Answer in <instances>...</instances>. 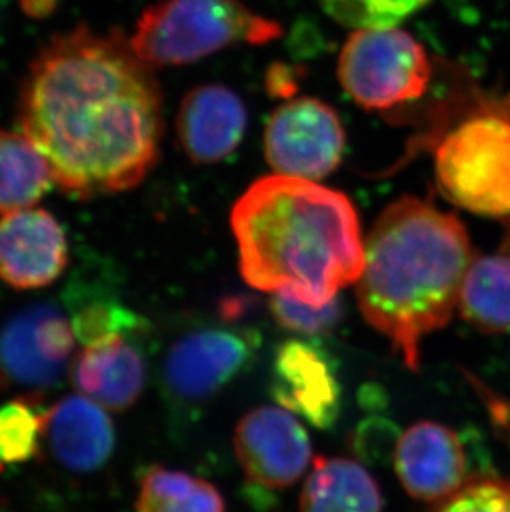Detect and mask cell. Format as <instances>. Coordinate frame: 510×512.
Instances as JSON below:
<instances>
[{
    "instance_id": "6da1fadb",
    "label": "cell",
    "mask_w": 510,
    "mask_h": 512,
    "mask_svg": "<svg viewBox=\"0 0 510 512\" xmlns=\"http://www.w3.org/2000/svg\"><path fill=\"white\" fill-rule=\"evenodd\" d=\"M20 131L73 198L135 188L163 138V93L153 67L120 32L78 25L40 49L20 83Z\"/></svg>"
},
{
    "instance_id": "7a4b0ae2",
    "label": "cell",
    "mask_w": 510,
    "mask_h": 512,
    "mask_svg": "<svg viewBox=\"0 0 510 512\" xmlns=\"http://www.w3.org/2000/svg\"><path fill=\"white\" fill-rule=\"evenodd\" d=\"M231 228L247 284L323 305L355 284L365 242L352 201L307 179L267 176L234 204Z\"/></svg>"
},
{
    "instance_id": "3957f363",
    "label": "cell",
    "mask_w": 510,
    "mask_h": 512,
    "mask_svg": "<svg viewBox=\"0 0 510 512\" xmlns=\"http://www.w3.org/2000/svg\"><path fill=\"white\" fill-rule=\"evenodd\" d=\"M474 257L461 219L414 196L396 199L373 224L358 305L409 370L421 367L424 339L449 324Z\"/></svg>"
},
{
    "instance_id": "277c9868",
    "label": "cell",
    "mask_w": 510,
    "mask_h": 512,
    "mask_svg": "<svg viewBox=\"0 0 510 512\" xmlns=\"http://www.w3.org/2000/svg\"><path fill=\"white\" fill-rule=\"evenodd\" d=\"M279 22L241 0H159L136 22L130 44L153 68L183 67L237 45L280 39Z\"/></svg>"
},
{
    "instance_id": "5b68a950",
    "label": "cell",
    "mask_w": 510,
    "mask_h": 512,
    "mask_svg": "<svg viewBox=\"0 0 510 512\" xmlns=\"http://www.w3.org/2000/svg\"><path fill=\"white\" fill-rule=\"evenodd\" d=\"M449 203L487 218H510V115L481 113L449 131L434 156Z\"/></svg>"
},
{
    "instance_id": "8992f818",
    "label": "cell",
    "mask_w": 510,
    "mask_h": 512,
    "mask_svg": "<svg viewBox=\"0 0 510 512\" xmlns=\"http://www.w3.org/2000/svg\"><path fill=\"white\" fill-rule=\"evenodd\" d=\"M338 82L366 110L411 102L428 90V52L405 30H355L338 57Z\"/></svg>"
},
{
    "instance_id": "52a82bcc",
    "label": "cell",
    "mask_w": 510,
    "mask_h": 512,
    "mask_svg": "<svg viewBox=\"0 0 510 512\" xmlns=\"http://www.w3.org/2000/svg\"><path fill=\"white\" fill-rule=\"evenodd\" d=\"M265 160L279 176L318 181L337 170L345 151L338 113L317 98H297L277 108L264 135Z\"/></svg>"
},
{
    "instance_id": "ba28073f",
    "label": "cell",
    "mask_w": 510,
    "mask_h": 512,
    "mask_svg": "<svg viewBox=\"0 0 510 512\" xmlns=\"http://www.w3.org/2000/svg\"><path fill=\"white\" fill-rule=\"evenodd\" d=\"M259 345L254 330H194L169 350L164 362L166 387L179 401L206 403L251 367Z\"/></svg>"
},
{
    "instance_id": "9c48e42d",
    "label": "cell",
    "mask_w": 510,
    "mask_h": 512,
    "mask_svg": "<svg viewBox=\"0 0 510 512\" xmlns=\"http://www.w3.org/2000/svg\"><path fill=\"white\" fill-rule=\"evenodd\" d=\"M234 450L254 488H292L312 464V443L299 418L285 408L260 406L234 431Z\"/></svg>"
},
{
    "instance_id": "30bf717a",
    "label": "cell",
    "mask_w": 510,
    "mask_h": 512,
    "mask_svg": "<svg viewBox=\"0 0 510 512\" xmlns=\"http://www.w3.org/2000/svg\"><path fill=\"white\" fill-rule=\"evenodd\" d=\"M270 392L282 408L328 430L342 413L343 388L333 358L320 343L287 340L275 350Z\"/></svg>"
},
{
    "instance_id": "8fae6325",
    "label": "cell",
    "mask_w": 510,
    "mask_h": 512,
    "mask_svg": "<svg viewBox=\"0 0 510 512\" xmlns=\"http://www.w3.org/2000/svg\"><path fill=\"white\" fill-rule=\"evenodd\" d=\"M75 330L52 305H32L10 317L0 332V360L17 382L47 387L67 370Z\"/></svg>"
},
{
    "instance_id": "7c38bea8",
    "label": "cell",
    "mask_w": 510,
    "mask_h": 512,
    "mask_svg": "<svg viewBox=\"0 0 510 512\" xmlns=\"http://www.w3.org/2000/svg\"><path fill=\"white\" fill-rule=\"evenodd\" d=\"M68 264L62 226L45 209L27 208L0 218V279L19 290L42 289Z\"/></svg>"
},
{
    "instance_id": "4fadbf2b",
    "label": "cell",
    "mask_w": 510,
    "mask_h": 512,
    "mask_svg": "<svg viewBox=\"0 0 510 512\" xmlns=\"http://www.w3.org/2000/svg\"><path fill=\"white\" fill-rule=\"evenodd\" d=\"M395 469L406 493L424 503H441L469 483L461 438L434 421L416 423L398 438Z\"/></svg>"
},
{
    "instance_id": "5bb4252c",
    "label": "cell",
    "mask_w": 510,
    "mask_h": 512,
    "mask_svg": "<svg viewBox=\"0 0 510 512\" xmlns=\"http://www.w3.org/2000/svg\"><path fill=\"white\" fill-rule=\"evenodd\" d=\"M247 128V110L236 92L222 85H203L184 97L176 133L189 160L214 165L241 145Z\"/></svg>"
},
{
    "instance_id": "9a60e30c",
    "label": "cell",
    "mask_w": 510,
    "mask_h": 512,
    "mask_svg": "<svg viewBox=\"0 0 510 512\" xmlns=\"http://www.w3.org/2000/svg\"><path fill=\"white\" fill-rule=\"evenodd\" d=\"M45 435L55 458L72 471L88 473L105 464L115 448V428L92 398L65 397L47 413Z\"/></svg>"
},
{
    "instance_id": "2e32d148",
    "label": "cell",
    "mask_w": 510,
    "mask_h": 512,
    "mask_svg": "<svg viewBox=\"0 0 510 512\" xmlns=\"http://www.w3.org/2000/svg\"><path fill=\"white\" fill-rule=\"evenodd\" d=\"M73 380L85 397L106 410H128L145 388V358L125 335H116L85 347L75 363Z\"/></svg>"
},
{
    "instance_id": "e0dca14e",
    "label": "cell",
    "mask_w": 510,
    "mask_h": 512,
    "mask_svg": "<svg viewBox=\"0 0 510 512\" xmlns=\"http://www.w3.org/2000/svg\"><path fill=\"white\" fill-rule=\"evenodd\" d=\"M300 512H383V494L357 461L317 458L305 479Z\"/></svg>"
},
{
    "instance_id": "ac0fdd59",
    "label": "cell",
    "mask_w": 510,
    "mask_h": 512,
    "mask_svg": "<svg viewBox=\"0 0 510 512\" xmlns=\"http://www.w3.org/2000/svg\"><path fill=\"white\" fill-rule=\"evenodd\" d=\"M459 312L467 324L486 334L510 330V231L502 246L474 257L459 295Z\"/></svg>"
},
{
    "instance_id": "d6986e66",
    "label": "cell",
    "mask_w": 510,
    "mask_h": 512,
    "mask_svg": "<svg viewBox=\"0 0 510 512\" xmlns=\"http://www.w3.org/2000/svg\"><path fill=\"white\" fill-rule=\"evenodd\" d=\"M53 183L50 166L24 133L0 130V214L39 203Z\"/></svg>"
},
{
    "instance_id": "ffe728a7",
    "label": "cell",
    "mask_w": 510,
    "mask_h": 512,
    "mask_svg": "<svg viewBox=\"0 0 510 512\" xmlns=\"http://www.w3.org/2000/svg\"><path fill=\"white\" fill-rule=\"evenodd\" d=\"M136 512H226V504L206 479L153 466L141 479Z\"/></svg>"
},
{
    "instance_id": "44dd1931",
    "label": "cell",
    "mask_w": 510,
    "mask_h": 512,
    "mask_svg": "<svg viewBox=\"0 0 510 512\" xmlns=\"http://www.w3.org/2000/svg\"><path fill=\"white\" fill-rule=\"evenodd\" d=\"M45 421L47 415L32 400L17 398L0 406V471L37 455Z\"/></svg>"
},
{
    "instance_id": "7402d4cb",
    "label": "cell",
    "mask_w": 510,
    "mask_h": 512,
    "mask_svg": "<svg viewBox=\"0 0 510 512\" xmlns=\"http://www.w3.org/2000/svg\"><path fill=\"white\" fill-rule=\"evenodd\" d=\"M429 0H320L338 24L353 30L390 29L428 5Z\"/></svg>"
},
{
    "instance_id": "603a6c76",
    "label": "cell",
    "mask_w": 510,
    "mask_h": 512,
    "mask_svg": "<svg viewBox=\"0 0 510 512\" xmlns=\"http://www.w3.org/2000/svg\"><path fill=\"white\" fill-rule=\"evenodd\" d=\"M77 340L88 347L116 335L136 334L141 319L123 305L111 302H92L78 310L72 320Z\"/></svg>"
},
{
    "instance_id": "cb8c5ba5",
    "label": "cell",
    "mask_w": 510,
    "mask_h": 512,
    "mask_svg": "<svg viewBox=\"0 0 510 512\" xmlns=\"http://www.w3.org/2000/svg\"><path fill=\"white\" fill-rule=\"evenodd\" d=\"M270 312L284 329L302 335L325 334L342 319V302L330 300L323 305H310L285 294H272Z\"/></svg>"
},
{
    "instance_id": "d4e9b609",
    "label": "cell",
    "mask_w": 510,
    "mask_h": 512,
    "mask_svg": "<svg viewBox=\"0 0 510 512\" xmlns=\"http://www.w3.org/2000/svg\"><path fill=\"white\" fill-rule=\"evenodd\" d=\"M431 512H510V481L469 479L458 493L436 504Z\"/></svg>"
},
{
    "instance_id": "484cf974",
    "label": "cell",
    "mask_w": 510,
    "mask_h": 512,
    "mask_svg": "<svg viewBox=\"0 0 510 512\" xmlns=\"http://www.w3.org/2000/svg\"><path fill=\"white\" fill-rule=\"evenodd\" d=\"M5 5H7V0H0V15L4 12Z\"/></svg>"
}]
</instances>
